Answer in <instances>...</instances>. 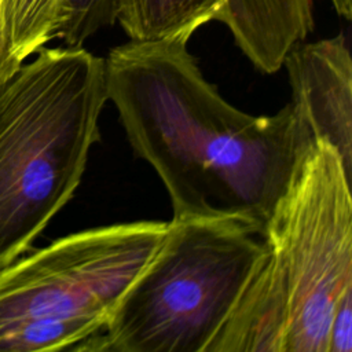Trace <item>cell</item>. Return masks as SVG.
<instances>
[{
	"mask_svg": "<svg viewBox=\"0 0 352 352\" xmlns=\"http://www.w3.org/2000/svg\"><path fill=\"white\" fill-rule=\"evenodd\" d=\"M22 63H19L15 56L12 55L8 41L6 38L3 26H1V18H0V80H4L7 77H10L12 73H15L19 66Z\"/></svg>",
	"mask_w": 352,
	"mask_h": 352,
	"instance_id": "12",
	"label": "cell"
},
{
	"mask_svg": "<svg viewBox=\"0 0 352 352\" xmlns=\"http://www.w3.org/2000/svg\"><path fill=\"white\" fill-rule=\"evenodd\" d=\"M166 228L165 221L95 227L0 268V352L76 351L103 329Z\"/></svg>",
	"mask_w": 352,
	"mask_h": 352,
	"instance_id": "5",
	"label": "cell"
},
{
	"mask_svg": "<svg viewBox=\"0 0 352 352\" xmlns=\"http://www.w3.org/2000/svg\"><path fill=\"white\" fill-rule=\"evenodd\" d=\"M267 250L206 352H327L352 289L351 175L315 139L265 226Z\"/></svg>",
	"mask_w": 352,
	"mask_h": 352,
	"instance_id": "2",
	"label": "cell"
},
{
	"mask_svg": "<svg viewBox=\"0 0 352 352\" xmlns=\"http://www.w3.org/2000/svg\"><path fill=\"white\" fill-rule=\"evenodd\" d=\"M118 8L120 0H62L56 38L66 47H82L95 33L117 22Z\"/></svg>",
	"mask_w": 352,
	"mask_h": 352,
	"instance_id": "10",
	"label": "cell"
},
{
	"mask_svg": "<svg viewBox=\"0 0 352 352\" xmlns=\"http://www.w3.org/2000/svg\"><path fill=\"white\" fill-rule=\"evenodd\" d=\"M267 250L231 217L172 219L100 331L78 352H206Z\"/></svg>",
	"mask_w": 352,
	"mask_h": 352,
	"instance_id": "4",
	"label": "cell"
},
{
	"mask_svg": "<svg viewBox=\"0 0 352 352\" xmlns=\"http://www.w3.org/2000/svg\"><path fill=\"white\" fill-rule=\"evenodd\" d=\"M327 352H352V289L342 294L334 308Z\"/></svg>",
	"mask_w": 352,
	"mask_h": 352,
	"instance_id": "11",
	"label": "cell"
},
{
	"mask_svg": "<svg viewBox=\"0 0 352 352\" xmlns=\"http://www.w3.org/2000/svg\"><path fill=\"white\" fill-rule=\"evenodd\" d=\"M331 4L338 15L345 19L352 18V0H331Z\"/></svg>",
	"mask_w": 352,
	"mask_h": 352,
	"instance_id": "13",
	"label": "cell"
},
{
	"mask_svg": "<svg viewBox=\"0 0 352 352\" xmlns=\"http://www.w3.org/2000/svg\"><path fill=\"white\" fill-rule=\"evenodd\" d=\"M292 103L298 107L315 139L333 146L345 170L352 168V59L342 33L298 43L285 56Z\"/></svg>",
	"mask_w": 352,
	"mask_h": 352,
	"instance_id": "6",
	"label": "cell"
},
{
	"mask_svg": "<svg viewBox=\"0 0 352 352\" xmlns=\"http://www.w3.org/2000/svg\"><path fill=\"white\" fill-rule=\"evenodd\" d=\"M62 0H0L1 26L19 63L56 38Z\"/></svg>",
	"mask_w": 352,
	"mask_h": 352,
	"instance_id": "9",
	"label": "cell"
},
{
	"mask_svg": "<svg viewBox=\"0 0 352 352\" xmlns=\"http://www.w3.org/2000/svg\"><path fill=\"white\" fill-rule=\"evenodd\" d=\"M190 36L131 40L104 58L107 100L135 154L162 180L172 219L264 226L315 138L296 104L250 116L230 104L187 48Z\"/></svg>",
	"mask_w": 352,
	"mask_h": 352,
	"instance_id": "1",
	"label": "cell"
},
{
	"mask_svg": "<svg viewBox=\"0 0 352 352\" xmlns=\"http://www.w3.org/2000/svg\"><path fill=\"white\" fill-rule=\"evenodd\" d=\"M106 100L104 59L84 47H43L0 80V268L73 197Z\"/></svg>",
	"mask_w": 352,
	"mask_h": 352,
	"instance_id": "3",
	"label": "cell"
},
{
	"mask_svg": "<svg viewBox=\"0 0 352 352\" xmlns=\"http://www.w3.org/2000/svg\"><path fill=\"white\" fill-rule=\"evenodd\" d=\"M214 19L257 70L271 74L314 30V0H220Z\"/></svg>",
	"mask_w": 352,
	"mask_h": 352,
	"instance_id": "7",
	"label": "cell"
},
{
	"mask_svg": "<svg viewBox=\"0 0 352 352\" xmlns=\"http://www.w3.org/2000/svg\"><path fill=\"white\" fill-rule=\"evenodd\" d=\"M220 0H120L117 21L131 40L192 36L214 19Z\"/></svg>",
	"mask_w": 352,
	"mask_h": 352,
	"instance_id": "8",
	"label": "cell"
}]
</instances>
